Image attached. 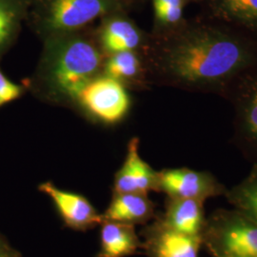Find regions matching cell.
<instances>
[{
  "instance_id": "cell-1",
  "label": "cell",
  "mask_w": 257,
  "mask_h": 257,
  "mask_svg": "<svg viewBox=\"0 0 257 257\" xmlns=\"http://www.w3.org/2000/svg\"><path fill=\"white\" fill-rule=\"evenodd\" d=\"M152 66L162 80L192 92L227 96L257 68V39L199 17L161 34Z\"/></svg>"
},
{
  "instance_id": "cell-2",
  "label": "cell",
  "mask_w": 257,
  "mask_h": 257,
  "mask_svg": "<svg viewBox=\"0 0 257 257\" xmlns=\"http://www.w3.org/2000/svg\"><path fill=\"white\" fill-rule=\"evenodd\" d=\"M99 66V52L90 41L80 37H62L48 49L44 74L55 94L76 99L94 78Z\"/></svg>"
},
{
  "instance_id": "cell-3",
  "label": "cell",
  "mask_w": 257,
  "mask_h": 257,
  "mask_svg": "<svg viewBox=\"0 0 257 257\" xmlns=\"http://www.w3.org/2000/svg\"><path fill=\"white\" fill-rule=\"evenodd\" d=\"M203 246L212 257H257V220L236 209L207 217Z\"/></svg>"
},
{
  "instance_id": "cell-4",
  "label": "cell",
  "mask_w": 257,
  "mask_h": 257,
  "mask_svg": "<svg viewBox=\"0 0 257 257\" xmlns=\"http://www.w3.org/2000/svg\"><path fill=\"white\" fill-rule=\"evenodd\" d=\"M226 97L233 106L234 142L256 164L257 68L244 75Z\"/></svg>"
},
{
  "instance_id": "cell-5",
  "label": "cell",
  "mask_w": 257,
  "mask_h": 257,
  "mask_svg": "<svg viewBox=\"0 0 257 257\" xmlns=\"http://www.w3.org/2000/svg\"><path fill=\"white\" fill-rule=\"evenodd\" d=\"M119 0H42V27L65 34L85 26L113 9Z\"/></svg>"
},
{
  "instance_id": "cell-6",
  "label": "cell",
  "mask_w": 257,
  "mask_h": 257,
  "mask_svg": "<svg viewBox=\"0 0 257 257\" xmlns=\"http://www.w3.org/2000/svg\"><path fill=\"white\" fill-rule=\"evenodd\" d=\"M158 192L168 197L188 198L205 202L209 198L225 196L228 189L207 171L188 168L165 169L157 172Z\"/></svg>"
},
{
  "instance_id": "cell-7",
  "label": "cell",
  "mask_w": 257,
  "mask_h": 257,
  "mask_svg": "<svg viewBox=\"0 0 257 257\" xmlns=\"http://www.w3.org/2000/svg\"><path fill=\"white\" fill-rule=\"evenodd\" d=\"M76 99L94 117L107 124L118 122L130 108V98L124 86L108 75L92 79Z\"/></svg>"
},
{
  "instance_id": "cell-8",
  "label": "cell",
  "mask_w": 257,
  "mask_h": 257,
  "mask_svg": "<svg viewBox=\"0 0 257 257\" xmlns=\"http://www.w3.org/2000/svg\"><path fill=\"white\" fill-rule=\"evenodd\" d=\"M142 249L149 257H199L202 238L186 235L165 226L158 218L143 232Z\"/></svg>"
},
{
  "instance_id": "cell-9",
  "label": "cell",
  "mask_w": 257,
  "mask_h": 257,
  "mask_svg": "<svg viewBox=\"0 0 257 257\" xmlns=\"http://www.w3.org/2000/svg\"><path fill=\"white\" fill-rule=\"evenodd\" d=\"M39 190L52 199L67 227L86 230L101 224V214L81 194L60 190L51 182L41 184Z\"/></svg>"
},
{
  "instance_id": "cell-10",
  "label": "cell",
  "mask_w": 257,
  "mask_h": 257,
  "mask_svg": "<svg viewBox=\"0 0 257 257\" xmlns=\"http://www.w3.org/2000/svg\"><path fill=\"white\" fill-rule=\"evenodd\" d=\"M201 17L257 39V0H202Z\"/></svg>"
},
{
  "instance_id": "cell-11",
  "label": "cell",
  "mask_w": 257,
  "mask_h": 257,
  "mask_svg": "<svg viewBox=\"0 0 257 257\" xmlns=\"http://www.w3.org/2000/svg\"><path fill=\"white\" fill-rule=\"evenodd\" d=\"M139 140L133 138L128 146L126 159L114 178V193H142L158 192V177L138 152Z\"/></svg>"
},
{
  "instance_id": "cell-12",
  "label": "cell",
  "mask_w": 257,
  "mask_h": 257,
  "mask_svg": "<svg viewBox=\"0 0 257 257\" xmlns=\"http://www.w3.org/2000/svg\"><path fill=\"white\" fill-rule=\"evenodd\" d=\"M204 203L195 199L168 197L165 211L157 218L172 230L202 238L207 225Z\"/></svg>"
},
{
  "instance_id": "cell-13",
  "label": "cell",
  "mask_w": 257,
  "mask_h": 257,
  "mask_svg": "<svg viewBox=\"0 0 257 257\" xmlns=\"http://www.w3.org/2000/svg\"><path fill=\"white\" fill-rule=\"evenodd\" d=\"M102 221L128 225L145 224L156 217V206L148 194L114 193L109 207L101 214Z\"/></svg>"
},
{
  "instance_id": "cell-14",
  "label": "cell",
  "mask_w": 257,
  "mask_h": 257,
  "mask_svg": "<svg viewBox=\"0 0 257 257\" xmlns=\"http://www.w3.org/2000/svg\"><path fill=\"white\" fill-rule=\"evenodd\" d=\"M100 249L96 257H126L142 249L134 225L113 221H102Z\"/></svg>"
},
{
  "instance_id": "cell-15",
  "label": "cell",
  "mask_w": 257,
  "mask_h": 257,
  "mask_svg": "<svg viewBox=\"0 0 257 257\" xmlns=\"http://www.w3.org/2000/svg\"><path fill=\"white\" fill-rule=\"evenodd\" d=\"M103 48L110 54L125 51L138 52L146 45L145 36L130 19L113 18L108 20L101 32Z\"/></svg>"
},
{
  "instance_id": "cell-16",
  "label": "cell",
  "mask_w": 257,
  "mask_h": 257,
  "mask_svg": "<svg viewBox=\"0 0 257 257\" xmlns=\"http://www.w3.org/2000/svg\"><path fill=\"white\" fill-rule=\"evenodd\" d=\"M225 197L230 205L257 220V168L251 171L242 181L228 189Z\"/></svg>"
},
{
  "instance_id": "cell-17",
  "label": "cell",
  "mask_w": 257,
  "mask_h": 257,
  "mask_svg": "<svg viewBox=\"0 0 257 257\" xmlns=\"http://www.w3.org/2000/svg\"><path fill=\"white\" fill-rule=\"evenodd\" d=\"M106 75L118 81L138 80L144 73L138 52L125 51L112 54L105 66Z\"/></svg>"
},
{
  "instance_id": "cell-18",
  "label": "cell",
  "mask_w": 257,
  "mask_h": 257,
  "mask_svg": "<svg viewBox=\"0 0 257 257\" xmlns=\"http://www.w3.org/2000/svg\"><path fill=\"white\" fill-rule=\"evenodd\" d=\"M156 28L161 34L171 32L183 24L185 0H152Z\"/></svg>"
},
{
  "instance_id": "cell-19",
  "label": "cell",
  "mask_w": 257,
  "mask_h": 257,
  "mask_svg": "<svg viewBox=\"0 0 257 257\" xmlns=\"http://www.w3.org/2000/svg\"><path fill=\"white\" fill-rule=\"evenodd\" d=\"M17 22V12L8 2L0 0V45L9 39Z\"/></svg>"
},
{
  "instance_id": "cell-20",
  "label": "cell",
  "mask_w": 257,
  "mask_h": 257,
  "mask_svg": "<svg viewBox=\"0 0 257 257\" xmlns=\"http://www.w3.org/2000/svg\"><path fill=\"white\" fill-rule=\"evenodd\" d=\"M21 93V87L10 81L0 71V107L17 99Z\"/></svg>"
},
{
  "instance_id": "cell-21",
  "label": "cell",
  "mask_w": 257,
  "mask_h": 257,
  "mask_svg": "<svg viewBox=\"0 0 257 257\" xmlns=\"http://www.w3.org/2000/svg\"><path fill=\"white\" fill-rule=\"evenodd\" d=\"M202 0H185L186 3H190V2H196V3H200Z\"/></svg>"
},
{
  "instance_id": "cell-22",
  "label": "cell",
  "mask_w": 257,
  "mask_h": 257,
  "mask_svg": "<svg viewBox=\"0 0 257 257\" xmlns=\"http://www.w3.org/2000/svg\"><path fill=\"white\" fill-rule=\"evenodd\" d=\"M0 257H6V256H5V255H4V254H2V253H1V252H0Z\"/></svg>"
},
{
  "instance_id": "cell-23",
  "label": "cell",
  "mask_w": 257,
  "mask_h": 257,
  "mask_svg": "<svg viewBox=\"0 0 257 257\" xmlns=\"http://www.w3.org/2000/svg\"><path fill=\"white\" fill-rule=\"evenodd\" d=\"M253 166H255V167H256V168H257V163H256V164H253Z\"/></svg>"
}]
</instances>
